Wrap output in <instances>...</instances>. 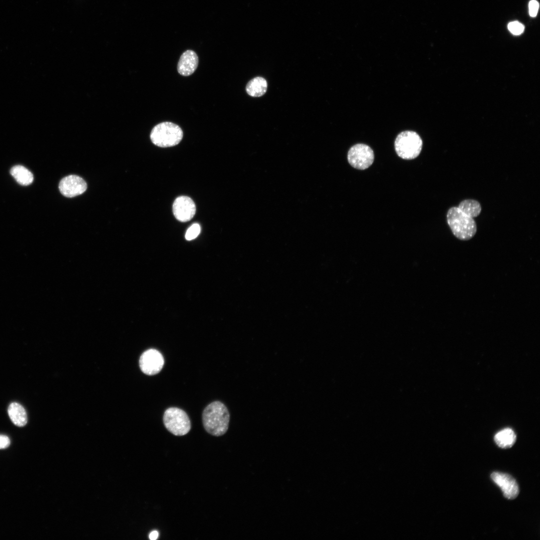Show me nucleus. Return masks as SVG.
I'll use <instances>...</instances> for the list:
<instances>
[{
  "label": "nucleus",
  "instance_id": "obj_1",
  "mask_svg": "<svg viewBox=\"0 0 540 540\" xmlns=\"http://www.w3.org/2000/svg\"><path fill=\"white\" fill-rule=\"evenodd\" d=\"M230 414L226 406L219 401L214 402L206 406L202 413L204 429L214 436H220L227 431Z\"/></svg>",
  "mask_w": 540,
  "mask_h": 540
},
{
  "label": "nucleus",
  "instance_id": "obj_2",
  "mask_svg": "<svg viewBox=\"0 0 540 540\" xmlns=\"http://www.w3.org/2000/svg\"><path fill=\"white\" fill-rule=\"evenodd\" d=\"M446 220L454 235L460 240H469L476 232V224L474 218L465 214L458 206L448 209Z\"/></svg>",
  "mask_w": 540,
  "mask_h": 540
},
{
  "label": "nucleus",
  "instance_id": "obj_3",
  "mask_svg": "<svg viewBox=\"0 0 540 540\" xmlns=\"http://www.w3.org/2000/svg\"><path fill=\"white\" fill-rule=\"evenodd\" d=\"M182 137V128L178 125L168 122L156 125L150 134L152 142L162 148L175 146L180 142Z\"/></svg>",
  "mask_w": 540,
  "mask_h": 540
},
{
  "label": "nucleus",
  "instance_id": "obj_4",
  "mask_svg": "<svg viewBox=\"0 0 540 540\" xmlns=\"http://www.w3.org/2000/svg\"><path fill=\"white\" fill-rule=\"evenodd\" d=\"M422 142L420 136L413 131L406 130L399 134L394 142L397 154L404 160H412L420 154Z\"/></svg>",
  "mask_w": 540,
  "mask_h": 540
},
{
  "label": "nucleus",
  "instance_id": "obj_5",
  "mask_svg": "<svg viewBox=\"0 0 540 540\" xmlns=\"http://www.w3.org/2000/svg\"><path fill=\"white\" fill-rule=\"evenodd\" d=\"M163 422L166 428L175 436H182L187 434L190 430L191 424L186 412L178 408H170L164 412Z\"/></svg>",
  "mask_w": 540,
  "mask_h": 540
},
{
  "label": "nucleus",
  "instance_id": "obj_6",
  "mask_svg": "<svg viewBox=\"0 0 540 540\" xmlns=\"http://www.w3.org/2000/svg\"><path fill=\"white\" fill-rule=\"evenodd\" d=\"M374 158L372 149L363 144L353 146L348 154L349 164L354 168L361 170L370 167L374 162Z\"/></svg>",
  "mask_w": 540,
  "mask_h": 540
},
{
  "label": "nucleus",
  "instance_id": "obj_7",
  "mask_svg": "<svg viewBox=\"0 0 540 540\" xmlns=\"http://www.w3.org/2000/svg\"><path fill=\"white\" fill-rule=\"evenodd\" d=\"M141 370L149 376L158 374L164 364V358L162 354L156 350L150 349L144 352L140 358Z\"/></svg>",
  "mask_w": 540,
  "mask_h": 540
},
{
  "label": "nucleus",
  "instance_id": "obj_8",
  "mask_svg": "<svg viewBox=\"0 0 540 540\" xmlns=\"http://www.w3.org/2000/svg\"><path fill=\"white\" fill-rule=\"evenodd\" d=\"M58 187L63 196L72 198L84 193L87 188V184L81 177L76 175H70L62 179Z\"/></svg>",
  "mask_w": 540,
  "mask_h": 540
},
{
  "label": "nucleus",
  "instance_id": "obj_9",
  "mask_svg": "<svg viewBox=\"0 0 540 540\" xmlns=\"http://www.w3.org/2000/svg\"><path fill=\"white\" fill-rule=\"evenodd\" d=\"M172 210L175 218L179 221L186 222L194 216L196 207L194 202L190 197L180 196L174 202Z\"/></svg>",
  "mask_w": 540,
  "mask_h": 540
},
{
  "label": "nucleus",
  "instance_id": "obj_10",
  "mask_svg": "<svg viewBox=\"0 0 540 540\" xmlns=\"http://www.w3.org/2000/svg\"><path fill=\"white\" fill-rule=\"evenodd\" d=\"M490 476L493 482L500 488L505 498L512 500L517 497L519 494L518 486L511 476L494 472Z\"/></svg>",
  "mask_w": 540,
  "mask_h": 540
},
{
  "label": "nucleus",
  "instance_id": "obj_11",
  "mask_svg": "<svg viewBox=\"0 0 540 540\" xmlns=\"http://www.w3.org/2000/svg\"><path fill=\"white\" fill-rule=\"evenodd\" d=\"M198 64L196 54L192 50H187L181 55L177 66L178 72L183 76H188L196 70Z\"/></svg>",
  "mask_w": 540,
  "mask_h": 540
},
{
  "label": "nucleus",
  "instance_id": "obj_12",
  "mask_svg": "<svg viewBox=\"0 0 540 540\" xmlns=\"http://www.w3.org/2000/svg\"><path fill=\"white\" fill-rule=\"evenodd\" d=\"M12 422L16 426H24L28 421L27 414L24 408L17 402H12L8 410Z\"/></svg>",
  "mask_w": 540,
  "mask_h": 540
},
{
  "label": "nucleus",
  "instance_id": "obj_13",
  "mask_svg": "<svg viewBox=\"0 0 540 540\" xmlns=\"http://www.w3.org/2000/svg\"><path fill=\"white\" fill-rule=\"evenodd\" d=\"M268 88L266 80L260 76L256 77L251 80L246 84V92L253 97H258L264 95Z\"/></svg>",
  "mask_w": 540,
  "mask_h": 540
},
{
  "label": "nucleus",
  "instance_id": "obj_14",
  "mask_svg": "<svg viewBox=\"0 0 540 540\" xmlns=\"http://www.w3.org/2000/svg\"><path fill=\"white\" fill-rule=\"evenodd\" d=\"M516 435L512 430L506 428L498 432L494 437L496 444L502 448H511L516 441Z\"/></svg>",
  "mask_w": 540,
  "mask_h": 540
},
{
  "label": "nucleus",
  "instance_id": "obj_15",
  "mask_svg": "<svg viewBox=\"0 0 540 540\" xmlns=\"http://www.w3.org/2000/svg\"><path fill=\"white\" fill-rule=\"evenodd\" d=\"M10 173L16 180L21 185L28 186L33 182L34 176L32 173L22 166L17 165L13 166L10 169Z\"/></svg>",
  "mask_w": 540,
  "mask_h": 540
},
{
  "label": "nucleus",
  "instance_id": "obj_16",
  "mask_svg": "<svg viewBox=\"0 0 540 540\" xmlns=\"http://www.w3.org/2000/svg\"><path fill=\"white\" fill-rule=\"evenodd\" d=\"M458 207L465 214L474 218L478 216L482 211L480 203L472 199L462 200Z\"/></svg>",
  "mask_w": 540,
  "mask_h": 540
},
{
  "label": "nucleus",
  "instance_id": "obj_17",
  "mask_svg": "<svg viewBox=\"0 0 540 540\" xmlns=\"http://www.w3.org/2000/svg\"><path fill=\"white\" fill-rule=\"evenodd\" d=\"M200 232L199 224L195 223L192 224L186 230L185 237L186 240H190L196 238Z\"/></svg>",
  "mask_w": 540,
  "mask_h": 540
},
{
  "label": "nucleus",
  "instance_id": "obj_18",
  "mask_svg": "<svg viewBox=\"0 0 540 540\" xmlns=\"http://www.w3.org/2000/svg\"><path fill=\"white\" fill-rule=\"evenodd\" d=\"M508 28L510 32L514 35L520 34L524 29V25L517 21L510 22L508 25Z\"/></svg>",
  "mask_w": 540,
  "mask_h": 540
},
{
  "label": "nucleus",
  "instance_id": "obj_19",
  "mask_svg": "<svg viewBox=\"0 0 540 540\" xmlns=\"http://www.w3.org/2000/svg\"><path fill=\"white\" fill-rule=\"evenodd\" d=\"M539 8V4L536 0H531L528 4V10L530 16L534 17L536 16Z\"/></svg>",
  "mask_w": 540,
  "mask_h": 540
},
{
  "label": "nucleus",
  "instance_id": "obj_20",
  "mask_svg": "<svg viewBox=\"0 0 540 540\" xmlns=\"http://www.w3.org/2000/svg\"><path fill=\"white\" fill-rule=\"evenodd\" d=\"M10 444V440L8 436L0 434V449L6 448Z\"/></svg>",
  "mask_w": 540,
  "mask_h": 540
},
{
  "label": "nucleus",
  "instance_id": "obj_21",
  "mask_svg": "<svg viewBox=\"0 0 540 540\" xmlns=\"http://www.w3.org/2000/svg\"><path fill=\"white\" fill-rule=\"evenodd\" d=\"M158 535L159 534L158 531L154 530L150 534L149 538L151 540H154L158 538Z\"/></svg>",
  "mask_w": 540,
  "mask_h": 540
}]
</instances>
